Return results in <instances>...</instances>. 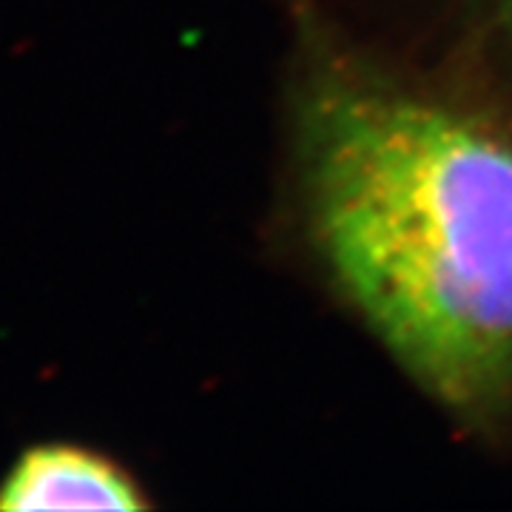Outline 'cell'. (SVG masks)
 <instances>
[{"mask_svg": "<svg viewBox=\"0 0 512 512\" xmlns=\"http://www.w3.org/2000/svg\"><path fill=\"white\" fill-rule=\"evenodd\" d=\"M302 202L325 268L421 390L470 427L512 413V143L348 60L305 80Z\"/></svg>", "mask_w": 512, "mask_h": 512, "instance_id": "1", "label": "cell"}, {"mask_svg": "<svg viewBox=\"0 0 512 512\" xmlns=\"http://www.w3.org/2000/svg\"><path fill=\"white\" fill-rule=\"evenodd\" d=\"M151 501L126 470L69 441L23 450L0 478V510H148Z\"/></svg>", "mask_w": 512, "mask_h": 512, "instance_id": "2", "label": "cell"}]
</instances>
